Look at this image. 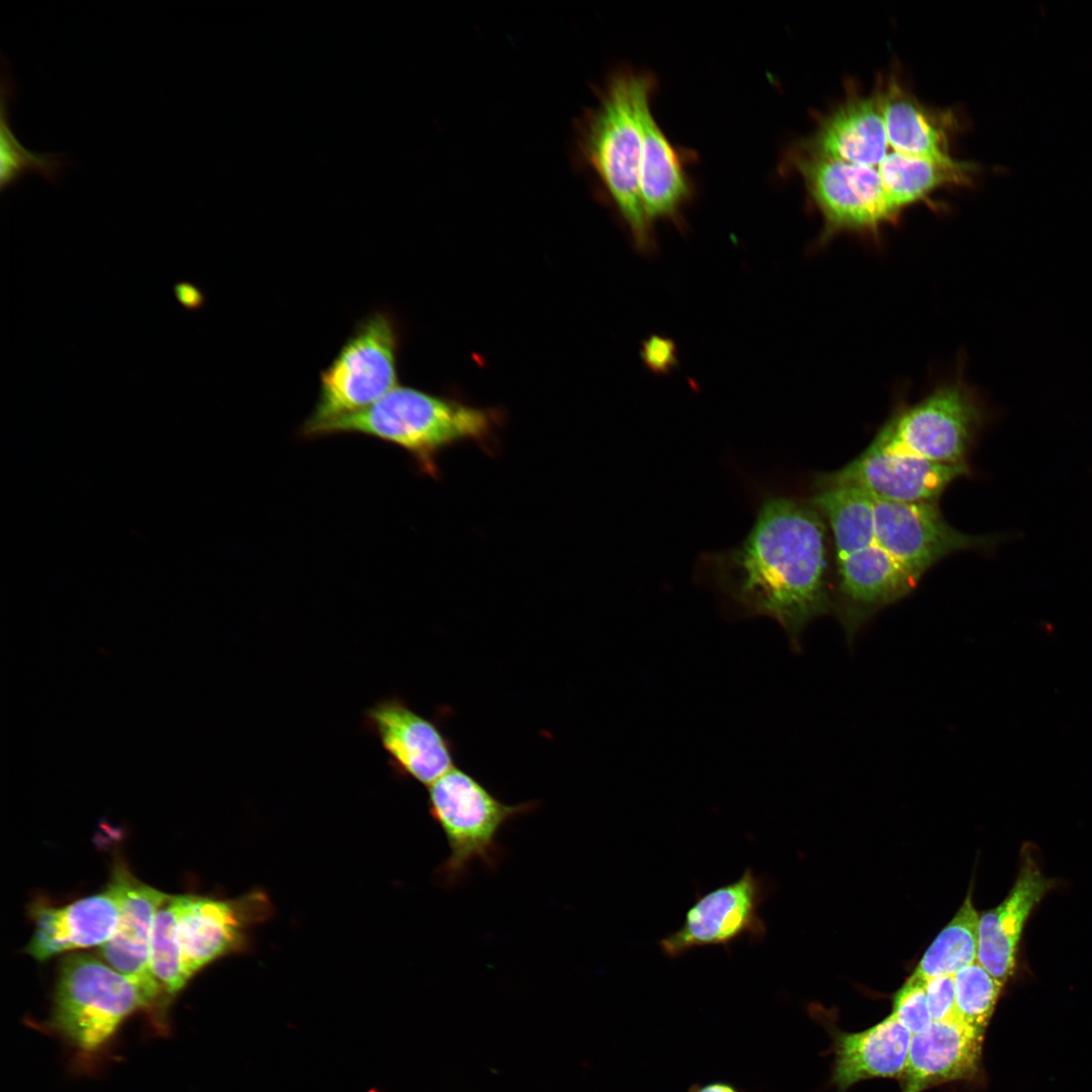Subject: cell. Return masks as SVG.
<instances>
[{"label":"cell","mask_w":1092,"mask_h":1092,"mask_svg":"<svg viewBox=\"0 0 1092 1092\" xmlns=\"http://www.w3.org/2000/svg\"><path fill=\"white\" fill-rule=\"evenodd\" d=\"M784 165L802 177L810 200L824 220L818 244L844 232L870 234L895 220L899 211L891 203L879 171L830 159L796 148Z\"/></svg>","instance_id":"obj_8"},{"label":"cell","mask_w":1092,"mask_h":1092,"mask_svg":"<svg viewBox=\"0 0 1092 1092\" xmlns=\"http://www.w3.org/2000/svg\"><path fill=\"white\" fill-rule=\"evenodd\" d=\"M984 1033L961 1020L935 1022L912 1035L901 1092H923L956 1081H971L981 1068Z\"/></svg>","instance_id":"obj_18"},{"label":"cell","mask_w":1092,"mask_h":1092,"mask_svg":"<svg viewBox=\"0 0 1092 1092\" xmlns=\"http://www.w3.org/2000/svg\"><path fill=\"white\" fill-rule=\"evenodd\" d=\"M911 1038V1032L892 1014L867 1029L835 1033L832 1083L837 1092L868 1079H900Z\"/></svg>","instance_id":"obj_21"},{"label":"cell","mask_w":1092,"mask_h":1092,"mask_svg":"<svg viewBox=\"0 0 1092 1092\" xmlns=\"http://www.w3.org/2000/svg\"><path fill=\"white\" fill-rule=\"evenodd\" d=\"M429 813L442 829L449 854L439 869L445 886L453 887L475 861L493 870L503 855L502 828L537 802L508 805L462 768L453 766L428 787Z\"/></svg>","instance_id":"obj_4"},{"label":"cell","mask_w":1092,"mask_h":1092,"mask_svg":"<svg viewBox=\"0 0 1092 1092\" xmlns=\"http://www.w3.org/2000/svg\"><path fill=\"white\" fill-rule=\"evenodd\" d=\"M121 910V894L112 875L106 888L64 906L32 907L33 933L25 951L38 961L62 952L101 946L114 934Z\"/></svg>","instance_id":"obj_15"},{"label":"cell","mask_w":1092,"mask_h":1092,"mask_svg":"<svg viewBox=\"0 0 1092 1092\" xmlns=\"http://www.w3.org/2000/svg\"><path fill=\"white\" fill-rule=\"evenodd\" d=\"M925 990L932 1021L961 1020L957 1008L953 975H943L927 980Z\"/></svg>","instance_id":"obj_30"},{"label":"cell","mask_w":1092,"mask_h":1092,"mask_svg":"<svg viewBox=\"0 0 1092 1092\" xmlns=\"http://www.w3.org/2000/svg\"><path fill=\"white\" fill-rule=\"evenodd\" d=\"M953 978L960 1019L985 1033L1004 983L995 979L978 961L958 971Z\"/></svg>","instance_id":"obj_28"},{"label":"cell","mask_w":1092,"mask_h":1092,"mask_svg":"<svg viewBox=\"0 0 1092 1092\" xmlns=\"http://www.w3.org/2000/svg\"><path fill=\"white\" fill-rule=\"evenodd\" d=\"M878 171L891 203L901 212L942 186L970 185L979 166L953 159L936 161L893 152L881 162Z\"/></svg>","instance_id":"obj_23"},{"label":"cell","mask_w":1092,"mask_h":1092,"mask_svg":"<svg viewBox=\"0 0 1092 1092\" xmlns=\"http://www.w3.org/2000/svg\"><path fill=\"white\" fill-rule=\"evenodd\" d=\"M925 985L926 981L911 975L893 999L891 1014L912 1035L927 1031L933 1022L927 1004Z\"/></svg>","instance_id":"obj_29"},{"label":"cell","mask_w":1092,"mask_h":1092,"mask_svg":"<svg viewBox=\"0 0 1092 1092\" xmlns=\"http://www.w3.org/2000/svg\"><path fill=\"white\" fill-rule=\"evenodd\" d=\"M16 93V85L2 58L1 107H0V190L17 185L23 176L36 173L48 182L57 185L69 160L62 153H35L24 148L12 131L9 122V102Z\"/></svg>","instance_id":"obj_25"},{"label":"cell","mask_w":1092,"mask_h":1092,"mask_svg":"<svg viewBox=\"0 0 1092 1092\" xmlns=\"http://www.w3.org/2000/svg\"><path fill=\"white\" fill-rule=\"evenodd\" d=\"M836 566L833 608L848 641L878 611L909 595L920 579L878 543L836 560Z\"/></svg>","instance_id":"obj_14"},{"label":"cell","mask_w":1092,"mask_h":1092,"mask_svg":"<svg viewBox=\"0 0 1092 1092\" xmlns=\"http://www.w3.org/2000/svg\"><path fill=\"white\" fill-rule=\"evenodd\" d=\"M656 85L654 75L646 71L615 73L589 114L582 135L585 162L624 222L635 249L646 256L656 251L657 242L640 197L642 114Z\"/></svg>","instance_id":"obj_2"},{"label":"cell","mask_w":1092,"mask_h":1092,"mask_svg":"<svg viewBox=\"0 0 1092 1092\" xmlns=\"http://www.w3.org/2000/svg\"><path fill=\"white\" fill-rule=\"evenodd\" d=\"M366 720L401 776L429 787L455 766L451 739L401 699L376 703L366 712Z\"/></svg>","instance_id":"obj_13"},{"label":"cell","mask_w":1092,"mask_h":1092,"mask_svg":"<svg viewBox=\"0 0 1092 1092\" xmlns=\"http://www.w3.org/2000/svg\"><path fill=\"white\" fill-rule=\"evenodd\" d=\"M688 1092H743L732 1083L725 1081H712L705 1084H694Z\"/></svg>","instance_id":"obj_33"},{"label":"cell","mask_w":1092,"mask_h":1092,"mask_svg":"<svg viewBox=\"0 0 1092 1092\" xmlns=\"http://www.w3.org/2000/svg\"><path fill=\"white\" fill-rule=\"evenodd\" d=\"M181 895L168 896L158 909L151 937V970L164 993L174 995L190 980L185 974L178 940Z\"/></svg>","instance_id":"obj_27"},{"label":"cell","mask_w":1092,"mask_h":1092,"mask_svg":"<svg viewBox=\"0 0 1092 1092\" xmlns=\"http://www.w3.org/2000/svg\"><path fill=\"white\" fill-rule=\"evenodd\" d=\"M970 474L968 464H940L873 442L842 468L816 475L812 486L859 488L894 503L937 502L947 486Z\"/></svg>","instance_id":"obj_10"},{"label":"cell","mask_w":1092,"mask_h":1092,"mask_svg":"<svg viewBox=\"0 0 1092 1092\" xmlns=\"http://www.w3.org/2000/svg\"><path fill=\"white\" fill-rule=\"evenodd\" d=\"M500 420L495 411L397 385L368 407L320 425L301 437L363 434L401 448L422 473L438 477V456L454 444L470 441L491 452Z\"/></svg>","instance_id":"obj_3"},{"label":"cell","mask_w":1092,"mask_h":1092,"mask_svg":"<svg viewBox=\"0 0 1092 1092\" xmlns=\"http://www.w3.org/2000/svg\"><path fill=\"white\" fill-rule=\"evenodd\" d=\"M701 567L736 614L777 621L794 649L833 610L825 524L809 500L766 494L743 540L705 553Z\"/></svg>","instance_id":"obj_1"},{"label":"cell","mask_w":1092,"mask_h":1092,"mask_svg":"<svg viewBox=\"0 0 1092 1092\" xmlns=\"http://www.w3.org/2000/svg\"><path fill=\"white\" fill-rule=\"evenodd\" d=\"M54 1006L56 1026L74 1044L92 1051L128 1015L151 1004L132 981L105 962L73 954L60 965Z\"/></svg>","instance_id":"obj_7"},{"label":"cell","mask_w":1092,"mask_h":1092,"mask_svg":"<svg viewBox=\"0 0 1092 1092\" xmlns=\"http://www.w3.org/2000/svg\"><path fill=\"white\" fill-rule=\"evenodd\" d=\"M1055 884L1043 875L1030 851L1023 849L1009 894L980 916L978 962L998 981L1005 983L1013 975L1025 923Z\"/></svg>","instance_id":"obj_17"},{"label":"cell","mask_w":1092,"mask_h":1092,"mask_svg":"<svg viewBox=\"0 0 1092 1092\" xmlns=\"http://www.w3.org/2000/svg\"><path fill=\"white\" fill-rule=\"evenodd\" d=\"M877 543L918 578L943 558L989 549L1002 536L963 533L943 518L936 502L894 503L874 498Z\"/></svg>","instance_id":"obj_11"},{"label":"cell","mask_w":1092,"mask_h":1092,"mask_svg":"<svg viewBox=\"0 0 1092 1092\" xmlns=\"http://www.w3.org/2000/svg\"><path fill=\"white\" fill-rule=\"evenodd\" d=\"M641 358L654 373H667L677 365L676 347L672 340L653 335L642 344Z\"/></svg>","instance_id":"obj_31"},{"label":"cell","mask_w":1092,"mask_h":1092,"mask_svg":"<svg viewBox=\"0 0 1092 1092\" xmlns=\"http://www.w3.org/2000/svg\"><path fill=\"white\" fill-rule=\"evenodd\" d=\"M979 919L980 915L968 895L953 918L924 952L912 976L927 981L938 976L954 975L977 962Z\"/></svg>","instance_id":"obj_26"},{"label":"cell","mask_w":1092,"mask_h":1092,"mask_svg":"<svg viewBox=\"0 0 1092 1092\" xmlns=\"http://www.w3.org/2000/svg\"><path fill=\"white\" fill-rule=\"evenodd\" d=\"M693 156L669 141L649 103L642 114L640 197L652 223L666 220L682 226V212L695 196V184L688 172Z\"/></svg>","instance_id":"obj_19"},{"label":"cell","mask_w":1092,"mask_h":1092,"mask_svg":"<svg viewBox=\"0 0 1092 1092\" xmlns=\"http://www.w3.org/2000/svg\"><path fill=\"white\" fill-rule=\"evenodd\" d=\"M888 138L879 95L855 97L825 118L814 135L794 148L843 162L880 165Z\"/></svg>","instance_id":"obj_20"},{"label":"cell","mask_w":1092,"mask_h":1092,"mask_svg":"<svg viewBox=\"0 0 1092 1092\" xmlns=\"http://www.w3.org/2000/svg\"><path fill=\"white\" fill-rule=\"evenodd\" d=\"M988 416L977 391L962 380H953L900 407L874 441L931 462L967 464Z\"/></svg>","instance_id":"obj_6"},{"label":"cell","mask_w":1092,"mask_h":1092,"mask_svg":"<svg viewBox=\"0 0 1092 1092\" xmlns=\"http://www.w3.org/2000/svg\"><path fill=\"white\" fill-rule=\"evenodd\" d=\"M268 910L261 893L231 900L181 895L177 930L187 977L241 948L248 928L265 918Z\"/></svg>","instance_id":"obj_12"},{"label":"cell","mask_w":1092,"mask_h":1092,"mask_svg":"<svg viewBox=\"0 0 1092 1092\" xmlns=\"http://www.w3.org/2000/svg\"><path fill=\"white\" fill-rule=\"evenodd\" d=\"M770 891L768 877L746 868L738 879L698 895L680 927L658 941L661 953L675 960L702 947L728 950L743 938L751 944L761 942L766 926L759 907Z\"/></svg>","instance_id":"obj_9"},{"label":"cell","mask_w":1092,"mask_h":1092,"mask_svg":"<svg viewBox=\"0 0 1092 1092\" xmlns=\"http://www.w3.org/2000/svg\"><path fill=\"white\" fill-rule=\"evenodd\" d=\"M177 298L187 308H196L202 304L203 295L194 285L179 283L176 285Z\"/></svg>","instance_id":"obj_32"},{"label":"cell","mask_w":1092,"mask_h":1092,"mask_svg":"<svg viewBox=\"0 0 1092 1092\" xmlns=\"http://www.w3.org/2000/svg\"><path fill=\"white\" fill-rule=\"evenodd\" d=\"M121 894L117 928L100 946V957L118 973L132 981L154 1004L164 993L151 970V937L154 919L169 895L139 881L126 869L116 867Z\"/></svg>","instance_id":"obj_16"},{"label":"cell","mask_w":1092,"mask_h":1092,"mask_svg":"<svg viewBox=\"0 0 1092 1092\" xmlns=\"http://www.w3.org/2000/svg\"><path fill=\"white\" fill-rule=\"evenodd\" d=\"M398 343V332L388 312L377 310L358 322L321 373L317 400L300 427V436L368 407L396 387Z\"/></svg>","instance_id":"obj_5"},{"label":"cell","mask_w":1092,"mask_h":1092,"mask_svg":"<svg viewBox=\"0 0 1092 1092\" xmlns=\"http://www.w3.org/2000/svg\"><path fill=\"white\" fill-rule=\"evenodd\" d=\"M808 499L826 520L834 541L836 560L875 543L873 497L851 486H812Z\"/></svg>","instance_id":"obj_24"},{"label":"cell","mask_w":1092,"mask_h":1092,"mask_svg":"<svg viewBox=\"0 0 1092 1092\" xmlns=\"http://www.w3.org/2000/svg\"><path fill=\"white\" fill-rule=\"evenodd\" d=\"M889 144L896 152L936 161L951 159L939 120L892 80L879 94Z\"/></svg>","instance_id":"obj_22"}]
</instances>
